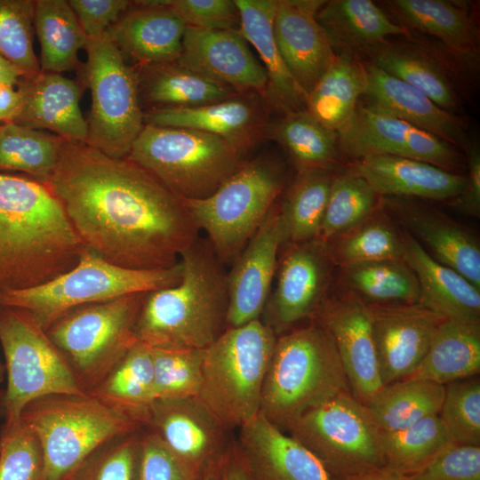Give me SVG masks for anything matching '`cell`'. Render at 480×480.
I'll use <instances>...</instances> for the list:
<instances>
[{"label": "cell", "mask_w": 480, "mask_h": 480, "mask_svg": "<svg viewBox=\"0 0 480 480\" xmlns=\"http://www.w3.org/2000/svg\"><path fill=\"white\" fill-rule=\"evenodd\" d=\"M43 183L83 245L111 264L170 268L200 237L183 198L127 156L64 140L55 169Z\"/></svg>", "instance_id": "6da1fadb"}, {"label": "cell", "mask_w": 480, "mask_h": 480, "mask_svg": "<svg viewBox=\"0 0 480 480\" xmlns=\"http://www.w3.org/2000/svg\"><path fill=\"white\" fill-rule=\"evenodd\" d=\"M84 249L44 183L0 173V292L52 280L72 269Z\"/></svg>", "instance_id": "7a4b0ae2"}, {"label": "cell", "mask_w": 480, "mask_h": 480, "mask_svg": "<svg viewBox=\"0 0 480 480\" xmlns=\"http://www.w3.org/2000/svg\"><path fill=\"white\" fill-rule=\"evenodd\" d=\"M180 262L177 284L146 293L136 339L151 348L205 349L228 327V272L201 236Z\"/></svg>", "instance_id": "3957f363"}, {"label": "cell", "mask_w": 480, "mask_h": 480, "mask_svg": "<svg viewBox=\"0 0 480 480\" xmlns=\"http://www.w3.org/2000/svg\"><path fill=\"white\" fill-rule=\"evenodd\" d=\"M347 391L348 381L335 343L316 323L276 338L260 412L287 431L299 418Z\"/></svg>", "instance_id": "277c9868"}, {"label": "cell", "mask_w": 480, "mask_h": 480, "mask_svg": "<svg viewBox=\"0 0 480 480\" xmlns=\"http://www.w3.org/2000/svg\"><path fill=\"white\" fill-rule=\"evenodd\" d=\"M19 419L41 448L38 480H65L101 445L145 428L88 393L41 396L27 404Z\"/></svg>", "instance_id": "5b68a950"}, {"label": "cell", "mask_w": 480, "mask_h": 480, "mask_svg": "<svg viewBox=\"0 0 480 480\" xmlns=\"http://www.w3.org/2000/svg\"><path fill=\"white\" fill-rule=\"evenodd\" d=\"M276 338L257 319L227 328L205 348L198 397L228 430L239 429L260 412Z\"/></svg>", "instance_id": "8992f818"}, {"label": "cell", "mask_w": 480, "mask_h": 480, "mask_svg": "<svg viewBox=\"0 0 480 480\" xmlns=\"http://www.w3.org/2000/svg\"><path fill=\"white\" fill-rule=\"evenodd\" d=\"M180 277V260L166 269H130L111 264L84 247L77 264L52 280L28 289L0 292V307L27 311L46 331L78 307L171 287Z\"/></svg>", "instance_id": "52a82bcc"}, {"label": "cell", "mask_w": 480, "mask_h": 480, "mask_svg": "<svg viewBox=\"0 0 480 480\" xmlns=\"http://www.w3.org/2000/svg\"><path fill=\"white\" fill-rule=\"evenodd\" d=\"M127 157L187 200L210 196L246 161L216 135L150 124H144Z\"/></svg>", "instance_id": "ba28073f"}, {"label": "cell", "mask_w": 480, "mask_h": 480, "mask_svg": "<svg viewBox=\"0 0 480 480\" xmlns=\"http://www.w3.org/2000/svg\"><path fill=\"white\" fill-rule=\"evenodd\" d=\"M281 167L265 156L245 161L212 195L183 199L199 230L224 265H231L283 191Z\"/></svg>", "instance_id": "9c48e42d"}, {"label": "cell", "mask_w": 480, "mask_h": 480, "mask_svg": "<svg viewBox=\"0 0 480 480\" xmlns=\"http://www.w3.org/2000/svg\"><path fill=\"white\" fill-rule=\"evenodd\" d=\"M147 292L78 307L45 332L88 393L138 340L136 323Z\"/></svg>", "instance_id": "30bf717a"}, {"label": "cell", "mask_w": 480, "mask_h": 480, "mask_svg": "<svg viewBox=\"0 0 480 480\" xmlns=\"http://www.w3.org/2000/svg\"><path fill=\"white\" fill-rule=\"evenodd\" d=\"M83 75L92 94L85 143L113 157H125L144 126L138 75L104 34L88 38Z\"/></svg>", "instance_id": "8fae6325"}, {"label": "cell", "mask_w": 480, "mask_h": 480, "mask_svg": "<svg viewBox=\"0 0 480 480\" xmlns=\"http://www.w3.org/2000/svg\"><path fill=\"white\" fill-rule=\"evenodd\" d=\"M0 343L7 378L0 396L4 421L19 420L24 406L41 396L86 393L45 330L27 311L0 307Z\"/></svg>", "instance_id": "7c38bea8"}, {"label": "cell", "mask_w": 480, "mask_h": 480, "mask_svg": "<svg viewBox=\"0 0 480 480\" xmlns=\"http://www.w3.org/2000/svg\"><path fill=\"white\" fill-rule=\"evenodd\" d=\"M287 431L318 459L333 480L385 467L381 434L350 391L309 411Z\"/></svg>", "instance_id": "4fadbf2b"}, {"label": "cell", "mask_w": 480, "mask_h": 480, "mask_svg": "<svg viewBox=\"0 0 480 480\" xmlns=\"http://www.w3.org/2000/svg\"><path fill=\"white\" fill-rule=\"evenodd\" d=\"M340 153L356 160L394 156L454 172L462 162L458 148L380 108L359 101L350 122L338 132Z\"/></svg>", "instance_id": "5bb4252c"}, {"label": "cell", "mask_w": 480, "mask_h": 480, "mask_svg": "<svg viewBox=\"0 0 480 480\" xmlns=\"http://www.w3.org/2000/svg\"><path fill=\"white\" fill-rule=\"evenodd\" d=\"M195 479L220 467L234 441L228 430L198 396L155 400L147 427Z\"/></svg>", "instance_id": "9a60e30c"}, {"label": "cell", "mask_w": 480, "mask_h": 480, "mask_svg": "<svg viewBox=\"0 0 480 480\" xmlns=\"http://www.w3.org/2000/svg\"><path fill=\"white\" fill-rule=\"evenodd\" d=\"M285 245L278 260L275 288L262 313V321L276 335L316 316L325 300L334 265L326 245L318 240Z\"/></svg>", "instance_id": "2e32d148"}, {"label": "cell", "mask_w": 480, "mask_h": 480, "mask_svg": "<svg viewBox=\"0 0 480 480\" xmlns=\"http://www.w3.org/2000/svg\"><path fill=\"white\" fill-rule=\"evenodd\" d=\"M271 110L262 96L249 92L196 108L148 109L144 111V124L211 133L244 157L269 139Z\"/></svg>", "instance_id": "e0dca14e"}, {"label": "cell", "mask_w": 480, "mask_h": 480, "mask_svg": "<svg viewBox=\"0 0 480 480\" xmlns=\"http://www.w3.org/2000/svg\"><path fill=\"white\" fill-rule=\"evenodd\" d=\"M287 242L279 206L275 204L227 274V328L261 318L276 276L279 250Z\"/></svg>", "instance_id": "ac0fdd59"}, {"label": "cell", "mask_w": 480, "mask_h": 480, "mask_svg": "<svg viewBox=\"0 0 480 480\" xmlns=\"http://www.w3.org/2000/svg\"><path fill=\"white\" fill-rule=\"evenodd\" d=\"M315 317L335 343L351 394L366 404L384 388L367 304L348 291L324 300Z\"/></svg>", "instance_id": "d6986e66"}, {"label": "cell", "mask_w": 480, "mask_h": 480, "mask_svg": "<svg viewBox=\"0 0 480 480\" xmlns=\"http://www.w3.org/2000/svg\"><path fill=\"white\" fill-rule=\"evenodd\" d=\"M367 306L385 387L415 371L445 318L420 303Z\"/></svg>", "instance_id": "ffe728a7"}, {"label": "cell", "mask_w": 480, "mask_h": 480, "mask_svg": "<svg viewBox=\"0 0 480 480\" xmlns=\"http://www.w3.org/2000/svg\"><path fill=\"white\" fill-rule=\"evenodd\" d=\"M176 61L239 94L254 92L266 100L267 73L237 30L186 27Z\"/></svg>", "instance_id": "44dd1931"}, {"label": "cell", "mask_w": 480, "mask_h": 480, "mask_svg": "<svg viewBox=\"0 0 480 480\" xmlns=\"http://www.w3.org/2000/svg\"><path fill=\"white\" fill-rule=\"evenodd\" d=\"M324 0H277L273 32L278 50L306 96L336 52L316 13ZM307 98V97H306Z\"/></svg>", "instance_id": "7402d4cb"}, {"label": "cell", "mask_w": 480, "mask_h": 480, "mask_svg": "<svg viewBox=\"0 0 480 480\" xmlns=\"http://www.w3.org/2000/svg\"><path fill=\"white\" fill-rule=\"evenodd\" d=\"M236 443L250 480H333L308 449L260 412L239 428Z\"/></svg>", "instance_id": "603a6c76"}, {"label": "cell", "mask_w": 480, "mask_h": 480, "mask_svg": "<svg viewBox=\"0 0 480 480\" xmlns=\"http://www.w3.org/2000/svg\"><path fill=\"white\" fill-rule=\"evenodd\" d=\"M185 29L168 0H143L132 1L105 35L135 66H143L176 61Z\"/></svg>", "instance_id": "cb8c5ba5"}, {"label": "cell", "mask_w": 480, "mask_h": 480, "mask_svg": "<svg viewBox=\"0 0 480 480\" xmlns=\"http://www.w3.org/2000/svg\"><path fill=\"white\" fill-rule=\"evenodd\" d=\"M381 207L396 217L439 262L452 268L480 290V247L476 238L445 214L410 198L381 196ZM432 255V256H434Z\"/></svg>", "instance_id": "d4e9b609"}, {"label": "cell", "mask_w": 480, "mask_h": 480, "mask_svg": "<svg viewBox=\"0 0 480 480\" xmlns=\"http://www.w3.org/2000/svg\"><path fill=\"white\" fill-rule=\"evenodd\" d=\"M345 172L364 179L380 196L386 197L452 200L466 183V175L394 156L353 160Z\"/></svg>", "instance_id": "484cf974"}, {"label": "cell", "mask_w": 480, "mask_h": 480, "mask_svg": "<svg viewBox=\"0 0 480 480\" xmlns=\"http://www.w3.org/2000/svg\"><path fill=\"white\" fill-rule=\"evenodd\" d=\"M21 103L12 124L47 130L60 138L86 142L87 123L79 106L81 87L58 73L23 77L16 86Z\"/></svg>", "instance_id": "4316f807"}, {"label": "cell", "mask_w": 480, "mask_h": 480, "mask_svg": "<svg viewBox=\"0 0 480 480\" xmlns=\"http://www.w3.org/2000/svg\"><path fill=\"white\" fill-rule=\"evenodd\" d=\"M364 66L368 102L466 150L470 141L460 116L443 109L422 92L377 66L368 61H364Z\"/></svg>", "instance_id": "83f0119b"}, {"label": "cell", "mask_w": 480, "mask_h": 480, "mask_svg": "<svg viewBox=\"0 0 480 480\" xmlns=\"http://www.w3.org/2000/svg\"><path fill=\"white\" fill-rule=\"evenodd\" d=\"M385 4L408 30H417L438 39L453 60L476 67L479 30L468 2L389 0Z\"/></svg>", "instance_id": "f1b7e54d"}, {"label": "cell", "mask_w": 480, "mask_h": 480, "mask_svg": "<svg viewBox=\"0 0 480 480\" xmlns=\"http://www.w3.org/2000/svg\"><path fill=\"white\" fill-rule=\"evenodd\" d=\"M368 62L409 84L443 109L461 108L451 68L441 55L418 42L386 40L365 51Z\"/></svg>", "instance_id": "f546056e"}, {"label": "cell", "mask_w": 480, "mask_h": 480, "mask_svg": "<svg viewBox=\"0 0 480 480\" xmlns=\"http://www.w3.org/2000/svg\"><path fill=\"white\" fill-rule=\"evenodd\" d=\"M403 260L420 288V304L445 319L479 322L480 290L452 268L436 260L406 230L401 233Z\"/></svg>", "instance_id": "4dcf8cb0"}, {"label": "cell", "mask_w": 480, "mask_h": 480, "mask_svg": "<svg viewBox=\"0 0 480 480\" xmlns=\"http://www.w3.org/2000/svg\"><path fill=\"white\" fill-rule=\"evenodd\" d=\"M235 2L240 13L239 32L255 49L267 73L266 101L281 115L304 109L307 96L288 70L274 36L277 0Z\"/></svg>", "instance_id": "1f68e13d"}, {"label": "cell", "mask_w": 480, "mask_h": 480, "mask_svg": "<svg viewBox=\"0 0 480 480\" xmlns=\"http://www.w3.org/2000/svg\"><path fill=\"white\" fill-rule=\"evenodd\" d=\"M141 108H187L236 96L231 88L199 75L177 61L134 66ZM146 111V110H145Z\"/></svg>", "instance_id": "d6a6232c"}, {"label": "cell", "mask_w": 480, "mask_h": 480, "mask_svg": "<svg viewBox=\"0 0 480 480\" xmlns=\"http://www.w3.org/2000/svg\"><path fill=\"white\" fill-rule=\"evenodd\" d=\"M316 19L336 52L345 51L358 56L391 36L409 35L404 26L391 20L371 0L324 1Z\"/></svg>", "instance_id": "836d02e7"}, {"label": "cell", "mask_w": 480, "mask_h": 480, "mask_svg": "<svg viewBox=\"0 0 480 480\" xmlns=\"http://www.w3.org/2000/svg\"><path fill=\"white\" fill-rule=\"evenodd\" d=\"M154 380L152 348L138 340L88 394L146 428Z\"/></svg>", "instance_id": "e575fe53"}, {"label": "cell", "mask_w": 480, "mask_h": 480, "mask_svg": "<svg viewBox=\"0 0 480 480\" xmlns=\"http://www.w3.org/2000/svg\"><path fill=\"white\" fill-rule=\"evenodd\" d=\"M479 372L480 321L444 319L437 326L423 359L405 379L446 385Z\"/></svg>", "instance_id": "d590c367"}, {"label": "cell", "mask_w": 480, "mask_h": 480, "mask_svg": "<svg viewBox=\"0 0 480 480\" xmlns=\"http://www.w3.org/2000/svg\"><path fill=\"white\" fill-rule=\"evenodd\" d=\"M365 89L364 61L354 53L337 52L308 93L305 109L324 125L339 132L352 119Z\"/></svg>", "instance_id": "8d00e7d4"}, {"label": "cell", "mask_w": 480, "mask_h": 480, "mask_svg": "<svg viewBox=\"0 0 480 480\" xmlns=\"http://www.w3.org/2000/svg\"><path fill=\"white\" fill-rule=\"evenodd\" d=\"M269 139L289 156L297 173L334 172L340 164L339 134L305 108L282 114L273 120Z\"/></svg>", "instance_id": "74e56055"}, {"label": "cell", "mask_w": 480, "mask_h": 480, "mask_svg": "<svg viewBox=\"0 0 480 480\" xmlns=\"http://www.w3.org/2000/svg\"><path fill=\"white\" fill-rule=\"evenodd\" d=\"M444 385L427 380L404 379L385 386L364 404L380 434L404 429L438 415Z\"/></svg>", "instance_id": "f35d334b"}, {"label": "cell", "mask_w": 480, "mask_h": 480, "mask_svg": "<svg viewBox=\"0 0 480 480\" xmlns=\"http://www.w3.org/2000/svg\"><path fill=\"white\" fill-rule=\"evenodd\" d=\"M34 29L41 45L40 68L61 74L75 69L88 37L66 0H35Z\"/></svg>", "instance_id": "ab89813d"}, {"label": "cell", "mask_w": 480, "mask_h": 480, "mask_svg": "<svg viewBox=\"0 0 480 480\" xmlns=\"http://www.w3.org/2000/svg\"><path fill=\"white\" fill-rule=\"evenodd\" d=\"M341 269L345 287L367 304H413L420 301L418 279L403 259L355 264Z\"/></svg>", "instance_id": "60d3db41"}, {"label": "cell", "mask_w": 480, "mask_h": 480, "mask_svg": "<svg viewBox=\"0 0 480 480\" xmlns=\"http://www.w3.org/2000/svg\"><path fill=\"white\" fill-rule=\"evenodd\" d=\"M334 174V172L297 173L278 204L289 243L317 239Z\"/></svg>", "instance_id": "b9f144b4"}, {"label": "cell", "mask_w": 480, "mask_h": 480, "mask_svg": "<svg viewBox=\"0 0 480 480\" xmlns=\"http://www.w3.org/2000/svg\"><path fill=\"white\" fill-rule=\"evenodd\" d=\"M64 139L16 124L0 126V171H17L44 181L54 171Z\"/></svg>", "instance_id": "7bdbcfd3"}, {"label": "cell", "mask_w": 480, "mask_h": 480, "mask_svg": "<svg viewBox=\"0 0 480 480\" xmlns=\"http://www.w3.org/2000/svg\"><path fill=\"white\" fill-rule=\"evenodd\" d=\"M452 443L439 415L427 417L402 430L381 434L385 468L410 476Z\"/></svg>", "instance_id": "ee69618b"}, {"label": "cell", "mask_w": 480, "mask_h": 480, "mask_svg": "<svg viewBox=\"0 0 480 480\" xmlns=\"http://www.w3.org/2000/svg\"><path fill=\"white\" fill-rule=\"evenodd\" d=\"M381 196L362 178L334 174L320 232L324 244L359 226L380 209Z\"/></svg>", "instance_id": "f6af8a7d"}, {"label": "cell", "mask_w": 480, "mask_h": 480, "mask_svg": "<svg viewBox=\"0 0 480 480\" xmlns=\"http://www.w3.org/2000/svg\"><path fill=\"white\" fill-rule=\"evenodd\" d=\"M340 268L382 260L403 259L401 233L375 212L371 218L325 244Z\"/></svg>", "instance_id": "bcb514c9"}, {"label": "cell", "mask_w": 480, "mask_h": 480, "mask_svg": "<svg viewBox=\"0 0 480 480\" xmlns=\"http://www.w3.org/2000/svg\"><path fill=\"white\" fill-rule=\"evenodd\" d=\"M204 350L152 348L155 400L198 396Z\"/></svg>", "instance_id": "7dc6e473"}, {"label": "cell", "mask_w": 480, "mask_h": 480, "mask_svg": "<svg viewBox=\"0 0 480 480\" xmlns=\"http://www.w3.org/2000/svg\"><path fill=\"white\" fill-rule=\"evenodd\" d=\"M35 0H0V54L25 77L41 72L33 48Z\"/></svg>", "instance_id": "c3c4849f"}, {"label": "cell", "mask_w": 480, "mask_h": 480, "mask_svg": "<svg viewBox=\"0 0 480 480\" xmlns=\"http://www.w3.org/2000/svg\"><path fill=\"white\" fill-rule=\"evenodd\" d=\"M453 443L480 446V380L476 376L444 385L439 412Z\"/></svg>", "instance_id": "681fc988"}, {"label": "cell", "mask_w": 480, "mask_h": 480, "mask_svg": "<svg viewBox=\"0 0 480 480\" xmlns=\"http://www.w3.org/2000/svg\"><path fill=\"white\" fill-rule=\"evenodd\" d=\"M141 430L101 445L65 480H136Z\"/></svg>", "instance_id": "f907efd6"}, {"label": "cell", "mask_w": 480, "mask_h": 480, "mask_svg": "<svg viewBox=\"0 0 480 480\" xmlns=\"http://www.w3.org/2000/svg\"><path fill=\"white\" fill-rule=\"evenodd\" d=\"M42 452L36 436L20 419L0 430V480H38Z\"/></svg>", "instance_id": "816d5d0a"}, {"label": "cell", "mask_w": 480, "mask_h": 480, "mask_svg": "<svg viewBox=\"0 0 480 480\" xmlns=\"http://www.w3.org/2000/svg\"><path fill=\"white\" fill-rule=\"evenodd\" d=\"M409 480H480V446L452 443Z\"/></svg>", "instance_id": "f5cc1de1"}, {"label": "cell", "mask_w": 480, "mask_h": 480, "mask_svg": "<svg viewBox=\"0 0 480 480\" xmlns=\"http://www.w3.org/2000/svg\"><path fill=\"white\" fill-rule=\"evenodd\" d=\"M168 6L186 27L209 30L240 29L235 0H168Z\"/></svg>", "instance_id": "db71d44e"}, {"label": "cell", "mask_w": 480, "mask_h": 480, "mask_svg": "<svg viewBox=\"0 0 480 480\" xmlns=\"http://www.w3.org/2000/svg\"><path fill=\"white\" fill-rule=\"evenodd\" d=\"M136 480H195L151 430L140 431Z\"/></svg>", "instance_id": "11a10c76"}, {"label": "cell", "mask_w": 480, "mask_h": 480, "mask_svg": "<svg viewBox=\"0 0 480 480\" xmlns=\"http://www.w3.org/2000/svg\"><path fill=\"white\" fill-rule=\"evenodd\" d=\"M88 38L102 36L132 4L128 0H68Z\"/></svg>", "instance_id": "9f6ffc18"}, {"label": "cell", "mask_w": 480, "mask_h": 480, "mask_svg": "<svg viewBox=\"0 0 480 480\" xmlns=\"http://www.w3.org/2000/svg\"><path fill=\"white\" fill-rule=\"evenodd\" d=\"M468 173L461 193L452 200L459 212L478 218L480 216V150L476 140L470 141L466 150Z\"/></svg>", "instance_id": "6f0895ef"}, {"label": "cell", "mask_w": 480, "mask_h": 480, "mask_svg": "<svg viewBox=\"0 0 480 480\" xmlns=\"http://www.w3.org/2000/svg\"><path fill=\"white\" fill-rule=\"evenodd\" d=\"M20 94L15 86L0 84V125L12 124L20 108Z\"/></svg>", "instance_id": "680465c9"}, {"label": "cell", "mask_w": 480, "mask_h": 480, "mask_svg": "<svg viewBox=\"0 0 480 480\" xmlns=\"http://www.w3.org/2000/svg\"><path fill=\"white\" fill-rule=\"evenodd\" d=\"M220 480H250L236 441L223 462Z\"/></svg>", "instance_id": "91938a15"}, {"label": "cell", "mask_w": 480, "mask_h": 480, "mask_svg": "<svg viewBox=\"0 0 480 480\" xmlns=\"http://www.w3.org/2000/svg\"><path fill=\"white\" fill-rule=\"evenodd\" d=\"M23 77V72L0 54V84L16 87Z\"/></svg>", "instance_id": "94428289"}, {"label": "cell", "mask_w": 480, "mask_h": 480, "mask_svg": "<svg viewBox=\"0 0 480 480\" xmlns=\"http://www.w3.org/2000/svg\"><path fill=\"white\" fill-rule=\"evenodd\" d=\"M343 480H409L406 476L395 473L387 468H379L360 476Z\"/></svg>", "instance_id": "6125c7cd"}, {"label": "cell", "mask_w": 480, "mask_h": 480, "mask_svg": "<svg viewBox=\"0 0 480 480\" xmlns=\"http://www.w3.org/2000/svg\"><path fill=\"white\" fill-rule=\"evenodd\" d=\"M222 465L211 469L200 480H220V473H221Z\"/></svg>", "instance_id": "be15d7a7"}, {"label": "cell", "mask_w": 480, "mask_h": 480, "mask_svg": "<svg viewBox=\"0 0 480 480\" xmlns=\"http://www.w3.org/2000/svg\"><path fill=\"white\" fill-rule=\"evenodd\" d=\"M5 375L4 364L0 359V384L4 381Z\"/></svg>", "instance_id": "e7e4bbea"}, {"label": "cell", "mask_w": 480, "mask_h": 480, "mask_svg": "<svg viewBox=\"0 0 480 480\" xmlns=\"http://www.w3.org/2000/svg\"><path fill=\"white\" fill-rule=\"evenodd\" d=\"M2 393H3V392L0 391V396H1Z\"/></svg>", "instance_id": "03108f58"}, {"label": "cell", "mask_w": 480, "mask_h": 480, "mask_svg": "<svg viewBox=\"0 0 480 480\" xmlns=\"http://www.w3.org/2000/svg\"><path fill=\"white\" fill-rule=\"evenodd\" d=\"M1 126V125H0Z\"/></svg>", "instance_id": "003e7915"}]
</instances>
